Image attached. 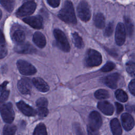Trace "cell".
<instances>
[{
  "instance_id": "cell-34",
  "label": "cell",
  "mask_w": 135,
  "mask_h": 135,
  "mask_svg": "<svg viewBox=\"0 0 135 135\" xmlns=\"http://www.w3.org/2000/svg\"><path fill=\"white\" fill-rule=\"evenodd\" d=\"M48 104L47 100L45 98H41L36 101V105L38 108H46Z\"/></svg>"
},
{
  "instance_id": "cell-5",
  "label": "cell",
  "mask_w": 135,
  "mask_h": 135,
  "mask_svg": "<svg viewBox=\"0 0 135 135\" xmlns=\"http://www.w3.org/2000/svg\"><path fill=\"white\" fill-rule=\"evenodd\" d=\"M78 17L83 22L88 21L91 17V12L88 3L85 1H81L79 3L77 7Z\"/></svg>"
},
{
  "instance_id": "cell-19",
  "label": "cell",
  "mask_w": 135,
  "mask_h": 135,
  "mask_svg": "<svg viewBox=\"0 0 135 135\" xmlns=\"http://www.w3.org/2000/svg\"><path fill=\"white\" fill-rule=\"evenodd\" d=\"M110 127L113 135H121L122 129L119 120L114 118L110 122Z\"/></svg>"
},
{
  "instance_id": "cell-14",
  "label": "cell",
  "mask_w": 135,
  "mask_h": 135,
  "mask_svg": "<svg viewBox=\"0 0 135 135\" xmlns=\"http://www.w3.org/2000/svg\"><path fill=\"white\" fill-rule=\"evenodd\" d=\"M121 121L124 129L127 131L131 130L134 125L133 117L129 113H124L121 115Z\"/></svg>"
},
{
  "instance_id": "cell-28",
  "label": "cell",
  "mask_w": 135,
  "mask_h": 135,
  "mask_svg": "<svg viewBox=\"0 0 135 135\" xmlns=\"http://www.w3.org/2000/svg\"><path fill=\"white\" fill-rule=\"evenodd\" d=\"M16 130V127L14 125L6 124L4 127L3 135H14Z\"/></svg>"
},
{
  "instance_id": "cell-6",
  "label": "cell",
  "mask_w": 135,
  "mask_h": 135,
  "mask_svg": "<svg viewBox=\"0 0 135 135\" xmlns=\"http://www.w3.org/2000/svg\"><path fill=\"white\" fill-rule=\"evenodd\" d=\"M36 4L34 1H27L24 3L16 11L17 16L23 17L32 14L35 10Z\"/></svg>"
},
{
  "instance_id": "cell-21",
  "label": "cell",
  "mask_w": 135,
  "mask_h": 135,
  "mask_svg": "<svg viewBox=\"0 0 135 135\" xmlns=\"http://www.w3.org/2000/svg\"><path fill=\"white\" fill-rule=\"evenodd\" d=\"M13 38L14 41L17 42L18 44L23 43L25 38V33L22 30H16L13 33Z\"/></svg>"
},
{
  "instance_id": "cell-36",
  "label": "cell",
  "mask_w": 135,
  "mask_h": 135,
  "mask_svg": "<svg viewBox=\"0 0 135 135\" xmlns=\"http://www.w3.org/2000/svg\"><path fill=\"white\" fill-rule=\"evenodd\" d=\"M74 129L76 135H84L80 125L79 123H75L74 124Z\"/></svg>"
},
{
  "instance_id": "cell-22",
  "label": "cell",
  "mask_w": 135,
  "mask_h": 135,
  "mask_svg": "<svg viewBox=\"0 0 135 135\" xmlns=\"http://www.w3.org/2000/svg\"><path fill=\"white\" fill-rule=\"evenodd\" d=\"M123 20H124V24L126 27L127 34L129 36H131L133 34V30H134L133 25L132 23V21L130 20V18L128 16H124L123 17Z\"/></svg>"
},
{
  "instance_id": "cell-2",
  "label": "cell",
  "mask_w": 135,
  "mask_h": 135,
  "mask_svg": "<svg viewBox=\"0 0 135 135\" xmlns=\"http://www.w3.org/2000/svg\"><path fill=\"white\" fill-rule=\"evenodd\" d=\"M102 62V56L97 51L93 49L88 50L85 57V64L88 67L99 66Z\"/></svg>"
},
{
  "instance_id": "cell-32",
  "label": "cell",
  "mask_w": 135,
  "mask_h": 135,
  "mask_svg": "<svg viewBox=\"0 0 135 135\" xmlns=\"http://www.w3.org/2000/svg\"><path fill=\"white\" fill-rule=\"evenodd\" d=\"M115 67V64L112 62H108L101 69L103 72H107L112 71Z\"/></svg>"
},
{
  "instance_id": "cell-41",
  "label": "cell",
  "mask_w": 135,
  "mask_h": 135,
  "mask_svg": "<svg viewBox=\"0 0 135 135\" xmlns=\"http://www.w3.org/2000/svg\"><path fill=\"white\" fill-rule=\"evenodd\" d=\"M126 109L129 112H135V105H127Z\"/></svg>"
},
{
  "instance_id": "cell-10",
  "label": "cell",
  "mask_w": 135,
  "mask_h": 135,
  "mask_svg": "<svg viewBox=\"0 0 135 135\" xmlns=\"http://www.w3.org/2000/svg\"><path fill=\"white\" fill-rule=\"evenodd\" d=\"M17 88L22 94H30L32 89V82L31 80L27 78L21 79L18 82Z\"/></svg>"
},
{
  "instance_id": "cell-24",
  "label": "cell",
  "mask_w": 135,
  "mask_h": 135,
  "mask_svg": "<svg viewBox=\"0 0 135 135\" xmlns=\"http://www.w3.org/2000/svg\"><path fill=\"white\" fill-rule=\"evenodd\" d=\"M7 48L6 45V43L5 41V38L3 33L1 32V42H0V57L1 59H3L4 57L7 54Z\"/></svg>"
},
{
  "instance_id": "cell-26",
  "label": "cell",
  "mask_w": 135,
  "mask_h": 135,
  "mask_svg": "<svg viewBox=\"0 0 135 135\" xmlns=\"http://www.w3.org/2000/svg\"><path fill=\"white\" fill-rule=\"evenodd\" d=\"M72 37H73V41L75 45V46L81 49L84 46V43L83 42V40L81 36H79V35L75 32L72 34Z\"/></svg>"
},
{
  "instance_id": "cell-38",
  "label": "cell",
  "mask_w": 135,
  "mask_h": 135,
  "mask_svg": "<svg viewBox=\"0 0 135 135\" xmlns=\"http://www.w3.org/2000/svg\"><path fill=\"white\" fill-rule=\"evenodd\" d=\"M47 2L52 7H56L59 5L60 1L59 0H47Z\"/></svg>"
},
{
  "instance_id": "cell-37",
  "label": "cell",
  "mask_w": 135,
  "mask_h": 135,
  "mask_svg": "<svg viewBox=\"0 0 135 135\" xmlns=\"http://www.w3.org/2000/svg\"><path fill=\"white\" fill-rule=\"evenodd\" d=\"M129 89L131 93L135 96V79H133L130 82Z\"/></svg>"
},
{
  "instance_id": "cell-8",
  "label": "cell",
  "mask_w": 135,
  "mask_h": 135,
  "mask_svg": "<svg viewBox=\"0 0 135 135\" xmlns=\"http://www.w3.org/2000/svg\"><path fill=\"white\" fill-rule=\"evenodd\" d=\"M102 121L100 114L97 111H92L89 117L88 128L95 131H99L102 125Z\"/></svg>"
},
{
  "instance_id": "cell-9",
  "label": "cell",
  "mask_w": 135,
  "mask_h": 135,
  "mask_svg": "<svg viewBox=\"0 0 135 135\" xmlns=\"http://www.w3.org/2000/svg\"><path fill=\"white\" fill-rule=\"evenodd\" d=\"M115 40L117 45H122L126 40V29L122 23H119L116 27Z\"/></svg>"
},
{
  "instance_id": "cell-27",
  "label": "cell",
  "mask_w": 135,
  "mask_h": 135,
  "mask_svg": "<svg viewBox=\"0 0 135 135\" xmlns=\"http://www.w3.org/2000/svg\"><path fill=\"white\" fill-rule=\"evenodd\" d=\"M115 95L116 99L121 102H126L128 99V97L127 93L121 89L117 90L115 92Z\"/></svg>"
},
{
  "instance_id": "cell-35",
  "label": "cell",
  "mask_w": 135,
  "mask_h": 135,
  "mask_svg": "<svg viewBox=\"0 0 135 135\" xmlns=\"http://www.w3.org/2000/svg\"><path fill=\"white\" fill-rule=\"evenodd\" d=\"M37 113L40 117H44L47 116L49 111L46 108H38Z\"/></svg>"
},
{
  "instance_id": "cell-25",
  "label": "cell",
  "mask_w": 135,
  "mask_h": 135,
  "mask_svg": "<svg viewBox=\"0 0 135 135\" xmlns=\"http://www.w3.org/2000/svg\"><path fill=\"white\" fill-rule=\"evenodd\" d=\"M33 135H47L46 129L44 124L39 123L35 128Z\"/></svg>"
},
{
  "instance_id": "cell-17",
  "label": "cell",
  "mask_w": 135,
  "mask_h": 135,
  "mask_svg": "<svg viewBox=\"0 0 135 135\" xmlns=\"http://www.w3.org/2000/svg\"><path fill=\"white\" fill-rule=\"evenodd\" d=\"M32 82L36 88L41 92H46L49 90V86L47 83L40 78H35L33 79Z\"/></svg>"
},
{
  "instance_id": "cell-13",
  "label": "cell",
  "mask_w": 135,
  "mask_h": 135,
  "mask_svg": "<svg viewBox=\"0 0 135 135\" xmlns=\"http://www.w3.org/2000/svg\"><path fill=\"white\" fill-rule=\"evenodd\" d=\"M16 105L18 109L27 116H34L36 114V111L23 101H20L16 103Z\"/></svg>"
},
{
  "instance_id": "cell-29",
  "label": "cell",
  "mask_w": 135,
  "mask_h": 135,
  "mask_svg": "<svg viewBox=\"0 0 135 135\" xmlns=\"http://www.w3.org/2000/svg\"><path fill=\"white\" fill-rule=\"evenodd\" d=\"M1 3L2 6L8 12H12L15 6V1L12 0H4L1 1Z\"/></svg>"
},
{
  "instance_id": "cell-18",
  "label": "cell",
  "mask_w": 135,
  "mask_h": 135,
  "mask_svg": "<svg viewBox=\"0 0 135 135\" xmlns=\"http://www.w3.org/2000/svg\"><path fill=\"white\" fill-rule=\"evenodd\" d=\"M33 41L35 45L40 48H43L46 45L45 37L43 34L40 32H36L34 34Z\"/></svg>"
},
{
  "instance_id": "cell-7",
  "label": "cell",
  "mask_w": 135,
  "mask_h": 135,
  "mask_svg": "<svg viewBox=\"0 0 135 135\" xmlns=\"http://www.w3.org/2000/svg\"><path fill=\"white\" fill-rule=\"evenodd\" d=\"M16 65L20 72L23 75H30L34 74L36 72L35 68L26 61L19 60L17 61Z\"/></svg>"
},
{
  "instance_id": "cell-33",
  "label": "cell",
  "mask_w": 135,
  "mask_h": 135,
  "mask_svg": "<svg viewBox=\"0 0 135 135\" xmlns=\"http://www.w3.org/2000/svg\"><path fill=\"white\" fill-rule=\"evenodd\" d=\"M113 27L114 24L113 22H110L108 24L104 32V34L105 36H110L112 35L113 31Z\"/></svg>"
},
{
  "instance_id": "cell-23",
  "label": "cell",
  "mask_w": 135,
  "mask_h": 135,
  "mask_svg": "<svg viewBox=\"0 0 135 135\" xmlns=\"http://www.w3.org/2000/svg\"><path fill=\"white\" fill-rule=\"evenodd\" d=\"M8 83V81H5L2 83L1 86V102H3L5 101L9 95V91L6 90V85Z\"/></svg>"
},
{
  "instance_id": "cell-15",
  "label": "cell",
  "mask_w": 135,
  "mask_h": 135,
  "mask_svg": "<svg viewBox=\"0 0 135 135\" xmlns=\"http://www.w3.org/2000/svg\"><path fill=\"white\" fill-rule=\"evenodd\" d=\"M120 75L117 73H114L107 76L104 79V82L108 86L114 89L117 87Z\"/></svg>"
},
{
  "instance_id": "cell-1",
  "label": "cell",
  "mask_w": 135,
  "mask_h": 135,
  "mask_svg": "<svg viewBox=\"0 0 135 135\" xmlns=\"http://www.w3.org/2000/svg\"><path fill=\"white\" fill-rule=\"evenodd\" d=\"M58 16L61 20L67 23L72 24L77 23L73 5L71 1L65 2L63 6L59 12Z\"/></svg>"
},
{
  "instance_id": "cell-3",
  "label": "cell",
  "mask_w": 135,
  "mask_h": 135,
  "mask_svg": "<svg viewBox=\"0 0 135 135\" xmlns=\"http://www.w3.org/2000/svg\"><path fill=\"white\" fill-rule=\"evenodd\" d=\"M54 36L55 38L56 45L62 51L66 52H69L70 46L65 34L61 30L55 29L54 30Z\"/></svg>"
},
{
  "instance_id": "cell-40",
  "label": "cell",
  "mask_w": 135,
  "mask_h": 135,
  "mask_svg": "<svg viewBox=\"0 0 135 135\" xmlns=\"http://www.w3.org/2000/svg\"><path fill=\"white\" fill-rule=\"evenodd\" d=\"M87 130H88V135H99V131L93 130L89 128H87Z\"/></svg>"
},
{
  "instance_id": "cell-39",
  "label": "cell",
  "mask_w": 135,
  "mask_h": 135,
  "mask_svg": "<svg viewBox=\"0 0 135 135\" xmlns=\"http://www.w3.org/2000/svg\"><path fill=\"white\" fill-rule=\"evenodd\" d=\"M115 104L116 109H117V113L118 114H119L123 111V107L122 104H121L120 103H119L118 102H115Z\"/></svg>"
},
{
  "instance_id": "cell-30",
  "label": "cell",
  "mask_w": 135,
  "mask_h": 135,
  "mask_svg": "<svg viewBox=\"0 0 135 135\" xmlns=\"http://www.w3.org/2000/svg\"><path fill=\"white\" fill-rule=\"evenodd\" d=\"M94 96L97 99L101 100L109 98L110 95L107 90L104 89H99L95 92Z\"/></svg>"
},
{
  "instance_id": "cell-31",
  "label": "cell",
  "mask_w": 135,
  "mask_h": 135,
  "mask_svg": "<svg viewBox=\"0 0 135 135\" xmlns=\"http://www.w3.org/2000/svg\"><path fill=\"white\" fill-rule=\"evenodd\" d=\"M127 72L132 76H135V63L129 61L126 64Z\"/></svg>"
},
{
  "instance_id": "cell-20",
  "label": "cell",
  "mask_w": 135,
  "mask_h": 135,
  "mask_svg": "<svg viewBox=\"0 0 135 135\" xmlns=\"http://www.w3.org/2000/svg\"><path fill=\"white\" fill-rule=\"evenodd\" d=\"M94 22L95 26L99 28H102L105 25V18L102 13H98L94 17Z\"/></svg>"
},
{
  "instance_id": "cell-16",
  "label": "cell",
  "mask_w": 135,
  "mask_h": 135,
  "mask_svg": "<svg viewBox=\"0 0 135 135\" xmlns=\"http://www.w3.org/2000/svg\"><path fill=\"white\" fill-rule=\"evenodd\" d=\"M98 108L105 115H111L114 112V108L112 104L106 101L99 102L98 104Z\"/></svg>"
},
{
  "instance_id": "cell-12",
  "label": "cell",
  "mask_w": 135,
  "mask_h": 135,
  "mask_svg": "<svg viewBox=\"0 0 135 135\" xmlns=\"http://www.w3.org/2000/svg\"><path fill=\"white\" fill-rule=\"evenodd\" d=\"M14 50L17 53L24 54L33 53L36 51L35 48L27 42H23L17 44L15 46Z\"/></svg>"
},
{
  "instance_id": "cell-11",
  "label": "cell",
  "mask_w": 135,
  "mask_h": 135,
  "mask_svg": "<svg viewBox=\"0 0 135 135\" xmlns=\"http://www.w3.org/2000/svg\"><path fill=\"white\" fill-rule=\"evenodd\" d=\"M23 21L34 28L41 29L43 27V19L40 16L27 17Z\"/></svg>"
},
{
  "instance_id": "cell-4",
  "label": "cell",
  "mask_w": 135,
  "mask_h": 135,
  "mask_svg": "<svg viewBox=\"0 0 135 135\" xmlns=\"http://www.w3.org/2000/svg\"><path fill=\"white\" fill-rule=\"evenodd\" d=\"M1 114L4 122L8 123L12 122L14 119L15 113L12 103H7L2 105L1 107Z\"/></svg>"
}]
</instances>
